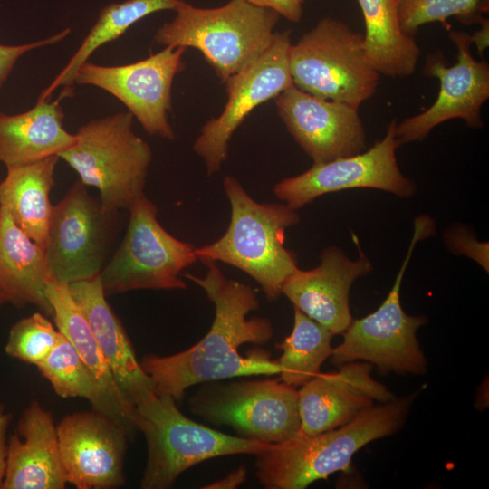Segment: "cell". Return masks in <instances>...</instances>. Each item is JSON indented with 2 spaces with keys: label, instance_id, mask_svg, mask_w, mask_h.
Returning <instances> with one entry per match:
<instances>
[{
  "label": "cell",
  "instance_id": "cell-12",
  "mask_svg": "<svg viewBox=\"0 0 489 489\" xmlns=\"http://www.w3.org/2000/svg\"><path fill=\"white\" fill-rule=\"evenodd\" d=\"M187 48L165 46L146 59L124 65H100L86 61L79 66L73 83L100 88L120 101L144 130L174 140L169 123L172 84L184 70Z\"/></svg>",
  "mask_w": 489,
  "mask_h": 489
},
{
  "label": "cell",
  "instance_id": "cell-14",
  "mask_svg": "<svg viewBox=\"0 0 489 489\" xmlns=\"http://www.w3.org/2000/svg\"><path fill=\"white\" fill-rule=\"evenodd\" d=\"M397 120H392L385 137L368 150L323 163H313L306 171L279 181L274 195L297 210L316 197L350 188H375L398 197H411L416 185L400 171L396 150Z\"/></svg>",
  "mask_w": 489,
  "mask_h": 489
},
{
  "label": "cell",
  "instance_id": "cell-3",
  "mask_svg": "<svg viewBox=\"0 0 489 489\" xmlns=\"http://www.w3.org/2000/svg\"><path fill=\"white\" fill-rule=\"evenodd\" d=\"M231 206L230 223L216 241L196 247L198 260L230 264L260 284L266 297L282 294L297 266L296 255L284 247L286 228L298 224L297 210L285 203H258L233 176L223 181Z\"/></svg>",
  "mask_w": 489,
  "mask_h": 489
},
{
  "label": "cell",
  "instance_id": "cell-30",
  "mask_svg": "<svg viewBox=\"0 0 489 489\" xmlns=\"http://www.w3.org/2000/svg\"><path fill=\"white\" fill-rule=\"evenodd\" d=\"M488 8L489 0H398V21L402 32L413 37L421 26L446 24L451 17L465 25L479 24Z\"/></svg>",
  "mask_w": 489,
  "mask_h": 489
},
{
  "label": "cell",
  "instance_id": "cell-11",
  "mask_svg": "<svg viewBox=\"0 0 489 489\" xmlns=\"http://www.w3.org/2000/svg\"><path fill=\"white\" fill-rule=\"evenodd\" d=\"M118 212L106 210L80 179L53 206L45 253L54 281L70 284L100 274Z\"/></svg>",
  "mask_w": 489,
  "mask_h": 489
},
{
  "label": "cell",
  "instance_id": "cell-8",
  "mask_svg": "<svg viewBox=\"0 0 489 489\" xmlns=\"http://www.w3.org/2000/svg\"><path fill=\"white\" fill-rule=\"evenodd\" d=\"M434 233L435 223L429 216L415 218L408 254L391 290L376 311L352 320L342 333V342L332 349L330 356L332 364L341 366L362 360L376 365L381 374L421 375L427 371V360L417 339V331L427 320L425 316H411L404 312L400 289L417 243Z\"/></svg>",
  "mask_w": 489,
  "mask_h": 489
},
{
  "label": "cell",
  "instance_id": "cell-20",
  "mask_svg": "<svg viewBox=\"0 0 489 489\" xmlns=\"http://www.w3.org/2000/svg\"><path fill=\"white\" fill-rule=\"evenodd\" d=\"M7 463L2 489H63L67 483L57 427L38 401L22 413L7 440Z\"/></svg>",
  "mask_w": 489,
  "mask_h": 489
},
{
  "label": "cell",
  "instance_id": "cell-21",
  "mask_svg": "<svg viewBox=\"0 0 489 489\" xmlns=\"http://www.w3.org/2000/svg\"><path fill=\"white\" fill-rule=\"evenodd\" d=\"M68 287L128 401L136 407L156 395L152 380L137 360L120 320L107 302L100 274Z\"/></svg>",
  "mask_w": 489,
  "mask_h": 489
},
{
  "label": "cell",
  "instance_id": "cell-37",
  "mask_svg": "<svg viewBox=\"0 0 489 489\" xmlns=\"http://www.w3.org/2000/svg\"><path fill=\"white\" fill-rule=\"evenodd\" d=\"M479 24L480 29L476 30L473 34H470L471 42L474 43L482 55L484 51L488 47L489 43V19L484 17Z\"/></svg>",
  "mask_w": 489,
  "mask_h": 489
},
{
  "label": "cell",
  "instance_id": "cell-32",
  "mask_svg": "<svg viewBox=\"0 0 489 489\" xmlns=\"http://www.w3.org/2000/svg\"><path fill=\"white\" fill-rule=\"evenodd\" d=\"M71 33L67 27L50 37L19 45H5L0 43V88L11 73L17 61L26 53L34 49L52 45L62 41Z\"/></svg>",
  "mask_w": 489,
  "mask_h": 489
},
{
  "label": "cell",
  "instance_id": "cell-7",
  "mask_svg": "<svg viewBox=\"0 0 489 489\" xmlns=\"http://www.w3.org/2000/svg\"><path fill=\"white\" fill-rule=\"evenodd\" d=\"M292 83L313 96L359 107L376 92L379 73L364 36L344 22L323 17L289 50Z\"/></svg>",
  "mask_w": 489,
  "mask_h": 489
},
{
  "label": "cell",
  "instance_id": "cell-34",
  "mask_svg": "<svg viewBox=\"0 0 489 489\" xmlns=\"http://www.w3.org/2000/svg\"><path fill=\"white\" fill-rule=\"evenodd\" d=\"M255 5L271 9L285 19L298 23L302 16V5L309 0H246Z\"/></svg>",
  "mask_w": 489,
  "mask_h": 489
},
{
  "label": "cell",
  "instance_id": "cell-27",
  "mask_svg": "<svg viewBox=\"0 0 489 489\" xmlns=\"http://www.w3.org/2000/svg\"><path fill=\"white\" fill-rule=\"evenodd\" d=\"M36 367L60 397L88 400L92 409L122 427L129 437L139 430L136 416L124 411L107 397L72 343L62 333L50 354Z\"/></svg>",
  "mask_w": 489,
  "mask_h": 489
},
{
  "label": "cell",
  "instance_id": "cell-1",
  "mask_svg": "<svg viewBox=\"0 0 489 489\" xmlns=\"http://www.w3.org/2000/svg\"><path fill=\"white\" fill-rule=\"evenodd\" d=\"M201 262L206 266L204 277L188 273L183 276L200 286L214 303L215 318L210 330L189 349L168 356L146 355L139 361L152 380L155 394L169 396L176 401L181 400L186 389L196 384L280 373L278 361L271 360L268 351L258 348L246 355L238 351L243 344H264L273 335L269 319H247L249 312L260 306L254 290L226 278L216 261Z\"/></svg>",
  "mask_w": 489,
  "mask_h": 489
},
{
  "label": "cell",
  "instance_id": "cell-4",
  "mask_svg": "<svg viewBox=\"0 0 489 489\" xmlns=\"http://www.w3.org/2000/svg\"><path fill=\"white\" fill-rule=\"evenodd\" d=\"M175 13L157 30L154 43L198 50L222 83L270 46L280 17L246 0H230L216 8H198L181 0Z\"/></svg>",
  "mask_w": 489,
  "mask_h": 489
},
{
  "label": "cell",
  "instance_id": "cell-17",
  "mask_svg": "<svg viewBox=\"0 0 489 489\" xmlns=\"http://www.w3.org/2000/svg\"><path fill=\"white\" fill-rule=\"evenodd\" d=\"M274 101L287 130L313 163L365 150L366 135L358 109L313 96L293 84Z\"/></svg>",
  "mask_w": 489,
  "mask_h": 489
},
{
  "label": "cell",
  "instance_id": "cell-13",
  "mask_svg": "<svg viewBox=\"0 0 489 489\" xmlns=\"http://www.w3.org/2000/svg\"><path fill=\"white\" fill-rule=\"evenodd\" d=\"M291 45L289 30L275 32L270 46L225 83V108L203 125L193 145L194 151L205 162L207 176L221 168L234 132L254 109L293 84L289 66Z\"/></svg>",
  "mask_w": 489,
  "mask_h": 489
},
{
  "label": "cell",
  "instance_id": "cell-2",
  "mask_svg": "<svg viewBox=\"0 0 489 489\" xmlns=\"http://www.w3.org/2000/svg\"><path fill=\"white\" fill-rule=\"evenodd\" d=\"M415 395L395 398L361 412L339 427L315 435L299 432L256 455L255 474L267 489H303L331 474L347 471L367 444L395 434Z\"/></svg>",
  "mask_w": 489,
  "mask_h": 489
},
{
  "label": "cell",
  "instance_id": "cell-16",
  "mask_svg": "<svg viewBox=\"0 0 489 489\" xmlns=\"http://www.w3.org/2000/svg\"><path fill=\"white\" fill-rule=\"evenodd\" d=\"M56 427L68 484L77 489L124 484L129 436L122 427L94 409L69 414Z\"/></svg>",
  "mask_w": 489,
  "mask_h": 489
},
{
  "label": "cell",
  "instance_id": "cell-15",
  "mask_svg": "<svg viewBox=\"0 0 489 489\" xmlns=\"http://www.w3.org/2000/svg\"><path fill=\"white\" fill-rule=\"evenodd\" d=\"M448 35L457 49L456 62L447 66L440 52L427 55L424 74L439 81V92L425 111L397 123L400 145L422 140L435 127L453 119L465 120L470 128L483 126L481 109L489 98V64L471 54L469 34L452 31Z\"/></svg>",
  "mask_w": 489,
  "mask_h": 489
},
{
  "label": "cell",
  "instance_id": "cell-29",
  "mask_svg": "<svg viewBox=\"0 0 489 489\" xmlns=\"http://www.w3.org/2000/svg\"><path fill=\"white\" fill-rule=\"evenodd\" d=\"M334 335L324 326L294 307L291 334L277 344L283 354L277 360L280 379L291 386H302L320 373L322 363L330 358Z\"/></svg>",
  "mask_w": 489,
  "mask_h": 489
},
{
  "label": "cell",
  "instance_id": "cell-5",
  "mask_svg": "<svg viewBox=\"0 0 489 489\" xmlns=\"http://www.w3.org/2000/svg\"><path fill=\"white\" fill-rule=\"evenodd\" d=\"M133 118L126 111L91 120L76 131V145L59 155L110 212L129 211L144 194L152 160L150 146L132 129Z\"/></svg>",
  "mask_w": 489,
  "mask_h": 489
},
{
  "label": "cell",
  "instance_id": "cell-38",
  "mask_svg": "<svg viewBox=\"0 0 489 489\" xmlns=\"http://www.w3.org/2000/svg\"><path fill=\"white\" fill-rule=\"evenodd\" d=\"M6 302L4 292L0 285V307Z\"/></svg>",
  "mask_w": 489,
  "mask_h": 489
},
{
  "label": "cell",
  "instance_id": "cell-18",
  "mask_svg": "<svg viewBox=\"0 0 489 489\" xmlns=\"http://www.w3.org/2000/svg\"><path fill=\"white\" fill-rule=\"evenodd\" d=\"M339 371L319 373L298 390L300 432L315 435L339 427L375 403L396 397L371 376L369 362H348Z\"/></svg>",
  "mask_w": 489,
  "mask_h": 489
},
{
  "label": "cell",
  "instance_id": "cell-22",
  "mask_svg": "<svg viewBox=\"0 0 489 489\" xmlns=\"http://www.w3.org/2000/svg\"><path fill=\"white\" fill-rule=\"evenodd\" d=\"M71 92V86H65L53 101L37 100L34 107L18 114L0 111V163L10 167L59 157L75 146L77 137L65 129L61 104Z\"/></svg>",
  "mask_w": 489,
  "mask_h": 489
},
{
  "label": "cell",
  "instance_id": "cell-26",
  "mask_svg": "<svg viewBox=\"0 0 489 489\" xmlns=\"http://www.w3.org/2000/svg\"><path fill=\"white\" fill-rule=\"evenodd\" d=\"M46 295L58 331L72 343L107 397L124 411L136 416L135 407L125 398L111 372L93 332L72 298L68 284L52 280Z\"/></svg>",
  "mask_w": 489,
  "mask_h": 489
},
{
  "label": "cell",
  "instance_id": "cell-31",
  "mask_svg": "<svg viewBox=\"0 0 489 489\" xmlns=\"http://www.w3.org/2000/svg\"><path fill=\"white\" fill-rule=\"evenodd\" d=\"M60 335L44 313L34 312L11 327L5 351L12 358L37 366L55 347Z\"/></svg>",
  "mask_w": 489,
  "mask_h": 489
},
{
  "label": "cell",
  "instance_id": "cell-9",
  "mask_svg": "<svg viewBox=\"0 0 489 489\" xmlns=\"http://www.w3.org/2000/svg\"><path fill=\"white\" fill-rule=\"evenodd\" d=\"M129 212L125 235L100 273L106 296L136 290H186L180 276L198 260L196 247L161 226L157 206L144 194Z\"/></svg>",
  "mask_w": 489,
  "mask_h": 489
},
{
  "label": "cell",
  "instance_id": "cell-36",
  "mask_svg": "<svg viewBox=\"0 0 489 489\" xmlns=\"http://www.w3.org/2000/svg\"><path fill=\"white\" fill-rule=\"evenodd\" d=\"M246 469L244 466H240L239 468L229 473L225 477L219 479L212 484L204 486L203 488L209 489H233L240 485L246 477Z\"/></svg>",
  "mask_w": 489,
  "mask_h": 489
},
{
  "label": "cell",
  "instance_id": "cell-28",
  "mask_svg": "<svg viewBox=\"0 0 489 489\" xmlns=\"http://www.w3.org/2000/svg\"><path fill=\"white\" fill-rule=\"evenodd\" d=\"M181 0H125L102 7L98 18L77 51L38 100H48L61 86L73 84L74 74L81 64L101 46L121 36L131 25L142 18L160 11H175Z\"/></svg>",
  "mask_w": 489,
  "mask_h": 489
},
{
  "label": "cell",
  "instance_id": "cell-24",
  "mask_svg": "<svg viewBox=\"0 0 489 489\" xmlns=\"http://www.w3.org/2000/svg\"><path fill=\"white\" fill-rule=\"evenodd\" d=\"M60 158L51 156L22 165L6 167L0 182V206L35 243L45 247L53 205L50 192Z\"/></svg>",
  "mask_w": 489,
  "mask_h": 489
},
{
  "label": "cell",
  "instance_id": "cell-25",
  "mask_svg": "<svg viewBox=\"0 0 489 489\" xmlns=\"http://www.w3.org/2000/svg\"><path fill=\"white\" fill-rule=\"evenodd\" d=\"M364 23L368 58L379 74L392 78L414 73L420 48L398 21V0H358Z\"/></svg>",
  "mask_w": 489,
  "mask_h": 489
},
{
  "label": "cell",
  "instance_id": "cell-23",
  "mask_svg": "<svg viewBox=\"0 0 489 489\" xmlns=\"http://www.w3.org/2000/svg\"><path fill=\"white\" fill-rule=\"evenodd\" d=\"M53 280L45 249L31 239L0 206V285L6 302L33 304L53 316L46 295Z\"/></svg>",
  "mask_w": 489,
  "mask_h": 489
},
{
  "label": "cell",
  "instance_id": "cell-10",
  "mask_svg": "<svg viewBox=\"0 0 489 489\" xmlns=\"http://www.w3.org/2000/svg\"><path fill=\"white\" fill-rule=\"evenodd\" d=\"M189 405L203 419L262 443L286 441L301 429L298 390L280 379L206 386Z\"/></svg>",
  "mask_w": 489,
  "mask_h": 489
},
{
  "label": "cell",
  "instance_id": "cell-35",
  "mask_svg": "<svg viewBox=\"0 0 489 489\" xmlns=\"http://www.w3.org/2000/svg\"><path fill=\"white\" fill-rule=\"evenodd\" d=\"M12 419V415L5 407L0 403V489H2L7 463V429Z\"/></svg>",
  "mask_w": 489,
  "mask_h": 489
},
{
  "label": "cell",
  "instance_id": "cell-33",
  "mask_svg": "<svg viewBox=\"0 0 489 489\" xmlns=\"http://www.w3.org/2000/svg\"><path fill=\"white\" fill-rule=\"evenodd\" d=\"M446 243L453 252L471 257L488 272V243L478 242L464 229L448 232Z\"/></svg>",
  "mask_w": 489,
  "mask_h": 489
},
{
  "label": "cell",
  "instance_id": "cell-6",
  "mask_svg": "<svg viewBox=\"0 0 489 489\" xmlns=\"http://www.w3.org/2000/svg\"><path fill=\"white\" fill-rule=\"evenodd\" d=\"M169 396H157L135 407L136 422L147 443L140 486L167 489L187 469L205 460L238 454L258 455L273 444L230 436L186 417Z\"/></svg>",
  "mask_w": 489,
  "mask_h": 489
},
{
  "label": "cell",
  "instance_id": "cell-19",
  "mask_svg": "<svg viewBox=\"0 0 489 489\" xmlns=\"http://www.w3.org/2000/svg\"><path fill=\"white\" fill-rule=\"evenodd\" d=\"M359 258L351 260L336 246H329L321 254V263L311 270L296 268L282 288L293 304L333 335L342 334L353 318L349 295L352 283L372 271L369 259L359 246Z\"/></svg>",
  "mask_w": 489,
  "mask_h": 489
}]
</instances>
